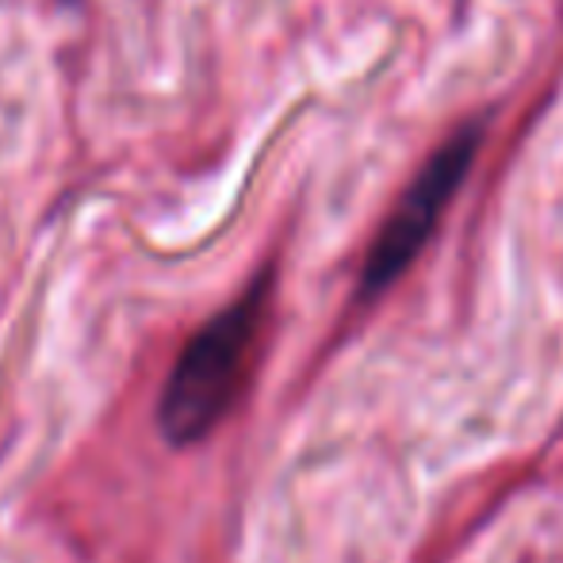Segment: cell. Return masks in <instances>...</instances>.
I'll return each instance as SVG.
<instances>
[{
  "mask_svg": "<svg viewBox=\"0 0 563 563\" xmlns=\"http://www.w3.org/2000/svg\"><path fill=\"white\" fill-rule=\"evenodd\" d=\"M276 273L265 265L234 303L211 314L177 353L157 399V430L173 449H192L230 415L253 368L273 307Z\"/></svg>",
  "mask_w": 563,
  "mask_h": 563,
  "instance_id": "6da1fadb",
  "label": "cell"
},
{
  "mask_svg": "<svg viewBox=\"0 0 563 563\" xmlns=\"http://www.w3.org/2000/svg\"><path fill=\"white\" fill-rule=\"evenodd\" d=\"M483 131L479 126H464L449 142H441L433 150V157L422 165L415 180L407 185V192L399 196V203L391 208L387 223L379 227L376 242L368 245V257L361 268V296L376 299L379 291H387L402 273L410 268V261L426 250V242L433 238L441 216L452 203V196L460 192L464 177L472 173V162L479 154Z\"/></svg>",
  "mask_w": 563,
  "mask_h": 563,
  "instance_id": "7a4b0ae2",
  "label": "cell"
}]
</instances>
